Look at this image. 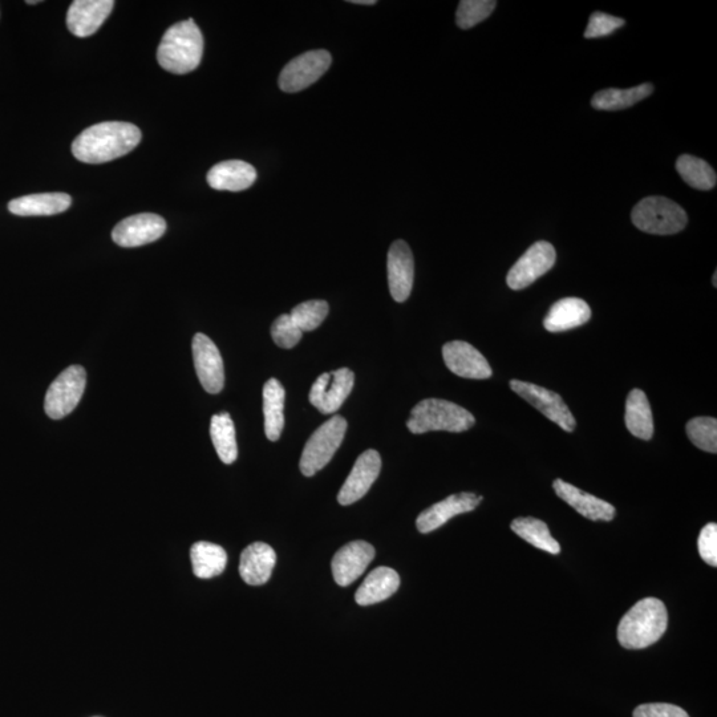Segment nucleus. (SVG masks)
Listing matches in <instances>:
<instances>
[{"label": "nucleus", "instance_id": "nucleus-1", "mask_svg": "<svg viewBox=\"0 0 717 717\" xmlns=\"http://www.w3.org/2000/svg\"><path fill=\"white\" fill-rule=\"evenodd\" d=\"M140 141L141 131L136 125L107 121L81 132L72 144V153L84 164H105L128 155Z\"/></svg>", "mask_w": 717, "mask_h": 717}, {"label": "nucleus", "instance_id": "nucleus-2", "mask_svg": "<svg viewBox=\"0 0 717 717\" xmlns=\"http://www.w3.org/2000/svg\"><path fill=\"white\" fill-rule=\"evenodd\" d=\"M204 55V36L193 19L174 24L162 36L157 60L165 71L189 74L200 66Z\"/></svg>", "mask_w": 717, "mask_h": 717}, {"label": "nucleus", "instance_id": "nucleus-3", "mask_svg": "<svg viewBox=\"0 0 717 717\" xmlns=\"http://www.w3.org/2000/svg\"><path fill=\"white\" fill-rule=\"evenodd\" d=\"M666 606L656 598H646L627 611L618 627V640L627 650H642L658 642L666 633Z\"/></svg>", "mask_w": 717, "mask_h": 717}, {"label": "nucleus", "instance_id": "nucleus-4", "mask_svg": "<svg viewBox=\"0 0 717 717\" xmlns=\"http://www.w3.org/2000/svg\"><path fill=\"white\" fill-rule=\"evenodd\" d=\"M476 424L475 416L452 401L425 399L416 404L407 421L409 431L415 435L431 431L461 433Z\"/></svg>", "mask_w": 717, "mask_h": 717}, {"label": "nucleus", "instance_id": "nucleus-5", "mask_svg": "<svg viewBox=\"0 0 717 717\" xmlns=\"http://www.w3.org/2000/svg\"><path fill=\"white\" fill-rule=\"evenodd\" d=\"M631 220L640 232L656 236L680 233L688 224V216L682 206L658 196L643 198L638 202L631 213Z\"/></svg>", "mask_w": 717, "mask_h": 717}, {"label": "nucleus", "instance_id": "nucleus-6", "mask_svg": "<svg viewBox=\"0 0 717 717\" xmlns=\"http://www.w3.org/2000/svg\"><path fill=\"white\" fill-rule=\"evenodd\" d=\"M346 432L347 421L339 415L320 425L303 449L299 464L303 475L313 477L322 471L342 445Z\"/></svg>", "mask_w": 717, "mask_h": 717}, {"label": "nucleus", "instance_id": "nucleus-7", "mask_svg": "<svg viewBox=\"0 0 717 717\" xmlns=\"http://www.w3.org/2000/svg\"><path fill=\"white\" fill-rule=\"evenodd\" d=\"M87 386V372L81 366L66 368L48 388L44 411L52 420H60L72 411L83 398Z\"/></svg>", "mask_w": 717, "mask_h": 717}, {"label": "nucleus", "instance_id": "nucleus-8", "mask_svg": "<svg viewBox=\"0 0 717 717\" xmlns=\"http://www.w3.org/2000/svg\"><path fill=\"white\" fill-rule=\"evenodd\" d=\"M556 259V249L552 243L538 241L514 263L506 277V283L512 290H524L552 270Z\"/></svg>", "mask_w": 717, "mask_h": 717}, {"label": "nucleus", "instance_id": "nucleus-9", "mask_svg": "<svg viewBox=\"0 0 717 717\" xmlns=\"http://www.w3.org/2000/svg\"><path fill=\"white\" fill-rule=\"evenodd\" d=\"M331 63L330 52L324 50L306 52L291 60L283 68L279 75V87L289 93L301 92L317 83L331 67Z\"/></svg>", "mask_w": 717, "mask_h": 717}, {"label": "nucleus", "instance_id": "nucleus-10", "mask_svg": "<svg viewBox=\"0 0 717 717\" xmlns=\"http://www.w3.org/2000/svg\"><path fill=\"white\" fill-rule=\"evenodd\" d=\"M354 384V372L348 368L326 372L311 387L310 403L323 415L335 413L350 396Z\"/></svg>", "mask_w": 717, "mask_h": 717}, {"label": "nucleus", "instance_id": "nucleus-11", "mask_svg": "<svg viewBox=\"0 0 717 717\" xmlns=\"http://www.w3.org/2000/svg\"><path fill=\"white\" fill-rule=\"evenodd\" d=\"M510 388L522 399L532 404L534 408H537L542 415L559 425L563 431H574L577 423H575L573 413L556 392L546 390L537 384L521 382V380H512Z\"/></svg>", "mask_w": 717, "mask_h": 717}, {"label": "nucleus", "instance_id": "nucleus-12", "mask_svg": "<svg viewBox=\"0 0 717 717\" xmlns=\"http://www.w3.org/2000/svg\"><path fill=\"white\" fill-rule=\"evenodd\" d=\"M193 360L198 379L209 394H220L225 386V368L221 352L213 340L204 334L193 338Z\"/></svg>", "mask_w": 717, "mask_h": 717}, {"label": "nucleus", "instance_id": "nucleus-13", "mask_svg": "<svg viewBox=\"0 0 717 717\" xmlns=\"http://www.w3.org/2000/svg\"><path fill=\"white\" fill-rule=\"evenodd\" d=\"M166 232L164 218L143 213L125 218L113 229L112 239L121 247H139L160 239Z\"/></svg>", "mask_w": 717, "mask_h": 717}, {"label": "nucleus", "instance_id": "nucleus-14", "mask_svg": "<svg viewBox=\"0 0 717 717\" xmlns=\"http://www.w3.org/2000/svg\"><path fill=\"white\" fill-rule=\"evenodd\" d=\"M382 471V459L374 449L366 451L356 460L354 468L348 475L346 482L340 489L338 501L340 505L347 506L355 504L363 498L378 480Z\"/></svg>", "mask_w": 717, "mask_h": 717}, {"label": "nucleus", "instance_id": "nucleus-15", "mask_svg": "<svg viewBox=\"0 0 717 717\" xmlns=\"http://www.w3.org/2000/svg\"><path fill=\"white\" fill-rule=\"evenodd\" d=\"M374 558V546L366 541H354L343 546L332 558V575L335 582L342 587L352 585L356 579L366 573L367 567Z\"/></svg>", "mask_w": 717, "mask_h": 717}, {"label": "nucleus", "instance_id": "nucleus-16", "mask_svg": "<svg viewBox=\"0 0 717 717\" xmlns=\"http://www.w3.org/2000/svg\"><path fill=\"white\" fill-rule=\"evenodd\" d=\"M443 358L449 371L460 378L484 380L489 379L493 374L484 355L472 344L461 340L445 344Z\"/></svg>", "mask_w": 717, "mask_h": 717}, {"label": "nucleus", "instance_id": "nucleus-17", "mask_svg": "<svg viewBox=\"0 0 717 717\" xmlns=\"http://www.w3.org/2000/svg\"><path fill=\"white\" fill-rule=\"evenodd\" d=\"M387 271L392 298L399 303L407 301L415 278V262L407 242L399 239L392 243L388 251Z\"/></svg>", "mask_w": 717, "mask_h": 717}, {"label": "nucleus", "instance_id": "nucleus-18", "mask_svg": "<svg viewBox=\"0 0 717 717\" xmlns=\"http://www.w3.org/2000/svg\"><path fill=\"white\" fill-rule=\"evenodd\" d=\"M482 497L475 493L453 494L445 500L437 502L431 508L424 510L417 517L416 526L420 533L427 534L435 532L451 518L459 514L473 512L481 504Z\"/></svg>", "mask_w": 717, "mask_h": 717}, {"label": "nucleus", "instance_id": "nucleus-19", "mask_svg": "<svg viewBox=\"0 0 717 717\" xmlns=\"http://www.w3.org/2000/svg\"><path fill=\"white\" fill-rule=\"evenodd\" d=\"M115 7L113 0H75L67 14V27L78 38H88L97 30Z\"/></svg>", "mask_w": 717, "mask_h": 717}, {"label": "nucleus", "instance_id": "nucleus-20", "mask_svg": "<svg viewBox=\"0 0 717 717\" xmlns=\"http://www.w3.org/2000/svg\"><path fill=\"white\" fill-rule=\"evenodd\" d=\"M557 496L577 510L581 516L591 521H613L617 510L609 502L583 492L574 485L563 480H556L553 484Z\"/></svg>", "mask_w": 717, "mask_h": 717}, {"label": "nucleus", "instance_id": "nucleus-21", "mask_svg": "<svg viewBox=\"0 0 717 717\" xmlns=\"http://www.w3.org/2000/svg\"><path fill=\"white\" fill-rule=\"evenodd\" d=\"M277 563V554L270 545L255 542L241 554L239 575L247 585L262 586L269 582Z\"/></svg>", "mask_w": 717, "mask_h": 717}, {"label": "nucleus", "instance_id": "nucleus-22", "mask_svg": "<svg viewBox=\"0 0 717 717\" xmlns=\"http://www.w3.org/2000/svg\"><path fill=\"white\" fill-rule=\"evenodd\" d=\"M206 178L210 188L242 192L257 180V170L245 161L230 160L214 165Z\"/></svg>", "mask_w": 717, "mask_h": 717}, {"label": "nucleus", "instance_id": "nucleus-23", "mask_svg": "<svg viewBox=\"0 0 717 717\" xmlns=\"http://www.w3.org/2000/svg\"><path fill=\"white\" fill-rule=\"evenodd\" d=\"M71 204L72 198L66 193H39L15 198L8 210L19 217L56 216L70 209Z\"/></svg>", "mask_w": 717, "mask_h": 717}, {"label": "nucleus", "instance_id": "nucleus-24", "mask_svg": "<svg viewBox=\"0 0 717 717\" xmlns=\"http://www.w3.org/2000/svg\"><path fill=\"white\" fill-rule=\"evenodd\" d=\"M590 318L591 309L585 301L579 298H565L550 307L544 326L550 332L569 331L583 326Z\"/></svg>", "mask_w": 717, "mask_h": 717}, {"label": "nucleus", "instance_id": "nucleus-25", "mask_svg": "<svg viewBox=\"0 0 717 717\" xmlns=\"http://www.w3.org/2000/svg\"><path fill=\"white\" fill-rule=\"evenodd\" d=\"M400 577L390 567H378L367 575L366 581L356 591L355 601L360 606L375 605L386 601L398 591Z\"/></svg>", "mask_w": 717, "mask_h": 717}, {"label": "nucleus", "instance_id": "nucleus-26", "mask_svg": "<svg viewBox=\"0 0 717 717\" xmlns=\"http://www.w3.org/2000/svg\"><path fill=\"white\" fill-rule=\"evenodd\" d=\"M263 415L267 439L277 441L285 428L286 391L277 379H270L263 387Z\"/></svg>", "mask_w": 717, "mask_h": 717}, {"label": "nucleus", "instance_id": "nucleus-27", "mask_svg": "<svg viewBox=\"0 0 717 717\" xmlns=\"http://www.w3.org/2000/svg\"><path fill=\"white\" fill-rule=\"evenodd\" d=\"M626 427L631 435L640 440H651L654 435V419L650 401L642 390L631 391L626 400Z\"/></svg>", "mask_w": 717, "mask_h": 717}, {"label": "nucleus", "instance_id": "nucleus-28", "mask_svg": "<svg viewBox=\"0 0 717 717\" xmlns=\"http://www.w3.org/2000/svg\"><path fill=\"white\" fill-rule=\"evenodd\" d=\"M654 92V87L650 83L638 85V87L618 89H603L595 93L591 105L598 111H621L633 107L639 101L646 99Z\"/></svg>", "mask_w": 717, "mask_h": 717}, {"label": "nucleus", "instance_id": "nucleus-29", "mask_svg": "<svg viewBox=\"0 0 717 717\" xmlns=\"http://www.w3.org/2000/svg\"><path fill=\"white\" fill-rule=\"evenodd\" d=\"M193 573L197 578L209 579L224 573L228 554L225 550L212 542H197L190 550Z\"/></svg>", "mask_w": 717, "mask_h": 717}, {"label": "nucleus", "instance_id": "nucleus-30", "mask_svg": "<svg viewBox=\"0 0 717 717\" xmlns=\"http://www.w3.org/2000/svg\"><path fill=\"white\" fill-rule=\"evenodd\" d=\"M210 437L222 463L233 464L238 457L236 427L228 412L218 413L210 423Z\"/></svg>", "mask_w": 717, "mask_h": 717}, {"label": "nucleus", "instance_id": "nucleus-31", "mask_svg": "<svg viewBox=\"0 0 717 717\" xmlns=\"http://www.w3.org/2000/svg\"><path fill=\"white\" fill-rule=\"evenodd\" d=\"M510 528L518 537L533 545L534 548L544 550V552L550 554H559L561 552V546L554 540L548 525L544 521L533 517L516 518Z\"/></svg>", "mask_w": 717, "mask_h": 717}, {"label": "nucleus", "instance_id": "nucleus-32", "mask_svg": "<svg viewBox=\"0 0 717 717\" xmlns=\"http://www.w3.org/2000/svg\"><path fill=\"white\" fill-rule=\"evenodd\" d=\"M676 170L691 188L711 190L715 188L717 176L707 161L691 155L680 156L676 161Z\"/></svg>", "mask_w": 717, "mask_h": 717}, {"label": "nucleus", "instance_id": "nucleus-33", "mask_svg": "<svg viewBox=\"0 0 717 717\" xmlns=\"http://www.w3.org/2000/svg\"><path fill=\"white\" fill-rule=\"evenodd\" d=\"M687 436L702 451L717 452V420L715 417H695L688 421Z\"/></svg>", "mask_w": 717, "mask_h": 717}, {"label": "nucleus", "instance_id": "nucleus-34", "mask_svg": "<svg viewBox=\"0 0 717 717\" xmlns=\"http://www.w3.org/2000/svg\"><path fill=\"white\" fill-rule=\"evenodd\" d=\"M496 6L497 2L494 0H463L456 12L457 26L461 30H469L477 26L492 15Z\"/></svg>", "mask_w": 717, "mask_h": 717}, {"label": "nucleus", "instance_id": "nucleus-35", "mask_svg": "<svg viewBox=\"0 0 717 717\" xmlns=\"http://www.w3.org/2000/svg\"><path fill=\"white\" fill-rule=\"evenodd\" d=\"M328 303L324 301H307L294 307L290 317L302 332L317 330L328 315Z\"/></svg>", "mask_w": 717, "mask_h": 717}, {"label": "nucleus", "instance_id": "nucleus-36", "mask_svg": "<svg viewBox=\"0 0 717 717\" xmlns=\"http://www.w3.org/2000/svg\"><path fill=\"white\" fill-rule=\"evenodd\" d=\"M303 332L293 322L290 314H283L271 326V338L278 347L290 350L301 342Z\"/></svg>", "mask_w": 717, "mask_h": 717}, {"label": "nucleus", "instance_id": "nucleus-37", "mask_svg": "<svg viewBox=\"0 0 717 717\" xmlns=\"http://www.w3.org/2000/svg\"><path fill=\"white\" fill-rule=\"evenodd\" d=\"M625 20L609 14H603V12H594L590 16L589 26L585 31L586 39H597L603 38V36H609L613 32L619 30L625 26Z\"/></svg>", "mask_w": 717, "mask_h": 717}, {"label": "nucleus", "instance_id": "nucleus-38", "mask_svg": "<svg viewBox=\"0 0 717 717\" xmlns=\"http://www.w3.org/2000/svg\"><path fill=\"white\" fill-rule=\"evenodd\" d=\"M700 557L712 567L717 566V525L708 524L700 532L698 540Z\"/></svg>", "mask_w": 717, "mask_h": 717}, {"label": "nucleus", "instance_id": "nucleus-39", "mask_svg": "<svg viewBox=\"0 0 717 717\" xmlns=\"http://www.w3.org/2000/svg\"><path fill=\"white\" fill-rule=\"evenodd\" d=\"M634 717H690L680 707L667 703L643 704L634 711Z\"/></svg>", "mask_w": 717, "mask_h": 717}, {"label": "nucleus", "instance_id": "nucleus-40", "mask_svg": "<svg viewBox=\"0 0 717 717\" xmlns=\"http://www.w3.org/2000/svg\"><path fill=\"white\" fill-rule=\"evenodd\" d=\"M350 3L364 4V6H375L376 4L375 0H351Z\"/></svg>", "mask_w": 717, "mask_h": 717}, {"label": "nucleus", "instance_id": "nucleus-41", "mask_svg": "<svg viewBox=\"0 0 717 717\" xmlns=\"http://www.w3.org/2000/svg\"><path fill=\"white\" fill-rule=\"evenodd\" d=\"M39 0H28L27 4H38Z\"/></svg>", "mask_w": 717, "mask_h": 717}, {"label": "nucleus", "instance_id": "nucleus-42", "mask_svg": "<svg viewBox=\"0 0 717 717\" xmlns=\"http://www.w3.org/2000/svg\"><path fill=\"white\" fill-rule=\"evenodd\" d=\"M716 277H717V273L714 274V286H715V287L717 286Z\"/></svg>", "mask_w": 717, "mask_h": 717}]
</instances>
